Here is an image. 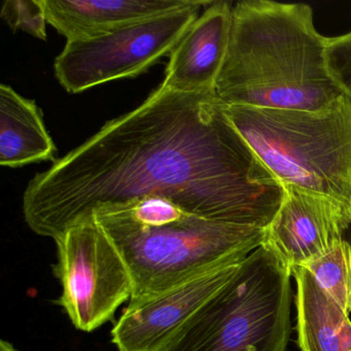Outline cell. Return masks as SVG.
Returning a JSON list of instances; mask_svg holds the SVG:
<instances>
[{"mask_svg":"<svg viewBox=\"0 0 351 351\" xmlns=\"http://www.w3.org/2000/svg\"><path fill=\"white\" fill-rule=\"evenodd\" d=\"M225 108L215 93L160 85L30 180L26 223L55 240L100 207L160 197L204 219L266 229L285 189Z\"/></svg>","mask_w":351,"mask_h":351,"instance_id":"1","label":"cell"},{"mask_svg":"<svg viewBox=\"0 0 351 351\" xmlns=\"http://www.w3.org/2000/svg\"><path fill=\"white\" fill-rule=\"evenodd\" d=\"M326 61V38L305 3L243 0L215 95L226 106L318 112L344 95Z\"/></svg>","mask_w":351,"mask_h":351,"instance_id":"2","label":"cell"},{"mask_svg":"<svg viewBox=\"0 0 351 351\" xmlns=\"http://www.w3.org/2000/svg\"><path fill=\"white\" fill-rule=\"evenodd\" d=\"M93 215L128 267L130 300L243 260L265 239L262 228L204 219L160 197L100 207Z\"/></svg>","mask_w":351,"mask_h":351,"instance_id":"3","label":"cell"},{"mask_svg":"<svg viewBox=\"0 0 351 351\" xmlns=\"http://www.w3.org/2000/svg\"><path fill=\"white\" fill-rule=\"evenodd\" d=\"M227 116L283 186L326 195L351 208V98L318 112L230 106Z\"/></svg>","mask_w":351,"mask_h":351,"instance_id":"4","label":"cell"},{"mask_svg":"<svg viewBox=\"0 0 351 351\" xmlns=\"http://www.w3.org/2000/svg\"><path fill=\"white\" fill-rule=\"evenodd\" d=\"M291 270L262 245L191 318L166 351H285Z\"/></svg>","mask_w":351,"mask_h":351,"instance_id":"5","label":"cell"},{"mask_svg":"<svg viewBox=\"0 0 351 351\" xmlns=\"http://www.w3.org/2000/svg\"><path fill=\"white\" fill-rule=\"evenodd\" d=\"M202 8L206 7L180 10L94 38L67 40L55 60L56 79L69 93L77 94L137 77L171 54Z\"/></svg>","mask_w":351,"mask_h":351,"instance_id":"6","label":"cell"},{"mask_svg":"<svg viewBox=\"0 0 351 351\" xmlns=\"http://www.w3.org/2000/svg\"><path fill=\"white\" fill-rule=\"evenodd\" d=\"M55 242V274L62 287L58 304L77 330L93 332L130 301L128 267L94 215L65 230Z\"/></svg>","mask_w":351,"mask_h":351,"instance_id":"7","label":"cell"},{"mask_svg":"<svg viewBox=\"0 0 351 351\" xmlns=\"http://www.w3.org/2000/svg\"><path fill=\"white\" fill-rule=\"evenodd\" d=\"M245 258L221 265L161 293L130 300L112 330L117 350H167L178 332L233 277Z\"/></svg>","mask_w":351,"mask_h":351,"instance_id":"8","label":"cell"},{"mask_svg":"<svg viewBox=\"0 0 351 351\" xmlns=\"http://www.w3.org/2000/svg\"><path fill=\"white\" fill-rule=\"evenodd\" d=\"M285 197L263 245L289 269L302 267L330 252L345 239L351 226V208L326 195L283 186Z\"/></svg>","mask_w":351,"mask_h":351,"instance_id":"9","label":"cell"},{"mask_svg":"<svg viewBox=\"0 0 351 351\" xmlns=\"http://www.w3.org/2000/svg\"><path fill=\"white\" fill-rule=\"evenodd\" d=\"M233 5L213 1L169 55L161 86L184 93H215L231 36Z\"/></svg>","mask_w":351,"mask_h":351,"instance_id":"10","label":"cell"},{"mask_svg":"<svg viewBox=\"0 0 351 351\" xmlns=\"http://www.w3.org/2000/svg\"><path fill=\"white\" fill-rule=\"evenodd\" d=\"M205 0H46L48 24L67 40L102 36L180 10L210 5Z\"/></svg>","mask_w":351,"mask_h":351,"instance_id":"11","label":"cell"},{"mask_svg":"<svg viewBox=\"0 0 351 351\" xmlns=\"http://www.w3.org/2000/svg\"><path fill=\"white\" fill-rule=\"evenodd\" d=\"M57 147L36 101L0 85V165L19 168L56 161Z\"/></svg>","mask_w":351,"mask_h":351,"instance_id":"12","label":"cell"},{"mask_svg":"<svg viewBox=\"0 0 351 351\" xmlns=\"http://www.w3.org/2000/svg\"><path fill=\"white\" fill-rule=\"evenodd\" d=\"M297 285L298 345L301 351H351L349 316L304 267L291 269Z\"/></svg>","mask_w":351,"mask_h":351,"instance_id":"13","label":"cell"},{"mask_svg":"<svg viewBox=\"0 0 351 351\" xmlns=\"http://www.w3.org/2000/svg\"><path fill=\"white\" fill-rule=\"evenodd\" d=\"M318 287L344 311L351 313V245L346 239L304 265Z\"/></svg>","mask_w":351,"mask_h":351,"instance_id":"14","label":"cell"},{"mask_svg":"<svg viewBox=\"0 0 351 351\" xmlns=\"http://www.w3.org/2000/svg\"><path fill=\"white\" fill-rule=\"evenodd\" d=\"M0 15L14 32L22 30L38 40H47L46 0H7Z\"/></svg>","mask_w":351,"mask_h":351,"instance_id":"15","label":"cell"},{"mask_svg":"<svg viewBox=\"0 0 351 351\" xmlns=\"http://www.w3.org/2000/svg\"><path fill=\"white\" fill-rule=\"evenodd\" d=\"M326 61L332 79L351 98V32L326 38Z\"/></svg>","mask_w":351,"mask_h":351,"instance_id":"16","label":"cell"},{"mask_svg":"<svg viewBox=\"0 0 351 351\" xmlns=\"http://www.w3.org/2000/svg\"><path fill=\"white\" fill-rule=\"evenodd\" d=\"M0 351H18L9 341H0Z\"/></svg>","mask_w":351,"mask_h":351,"instance_id":"17","label":"cell"},{"mask_svg":"<svg viewBox=\"0 0 351 351\" xmlns=\"http://www.w3.org/2000/svg\"><path fill=\"white\" fill-rule=\"evenodd\" d=\"M345 239H346L351 245V226L348 228V230H347L346 233H345Z\"/></svg>","mask_w":351,"mask_h":351,"instance_id":"18","label":"cell"}]
</instances>
